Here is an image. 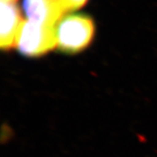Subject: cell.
<instances>
[{
  "instance_id": "cell-1",
  "label": "cell",
  "mask_w": 157,
  "mask_h": 157,
  "mask_svg": "<svg viewBox=\"0 0 157 157\" xmlns=\"http://www.w3.org/2000/svg\"><path fill=\"white\" fill-rule=\"evenodd\" d=\"M57 46L66 53H78L91 44L95 33L94 20L82 14L64 17L55 26Z\"/></svg>"
},
{
  "instance_id": "cell-2",
  "label": "cell",
  "mask_w": 157,
  "mask_h": 157,
  "mask_svg": "<svg viewBox=\"0 0 157 157\" xmlns=\"http://www.w3.org/2000/svg\"><path fill=\"white\" fill-rule=\"evenodd\" d=\"M18 52L28 58L43 56L57 47L55 26L24 21L17 36Z\"/></svg>"
},
{
  "instance_id": "cell-3",
  "label": "cell",
  "mask_w": 157,
  "mask_h": 157,
  "mask_svg": "<svg viewBox=\"0 0 157 157\" xmlns=\"http://www.w3.org/2000/svg\"><path fill=\"white\" fill-rule=\"evenodd\" d=\"M21 12L13 1H1L0 46L4 51H10L17 45V36L23 24Z\"/></svg>"
},
{
  "instance_id": "cell-4",
  "label": "cell",
  "mask_w": 157,
  "mask_h": 157,
  "mask_svg": "<svg viewBox=\"0 0 157 157\" xmlns=\"http://www.w3.org/2000/svg\"><path fill=\"white\" fill-rule=\"evenodd\" d=\"M23 10L30 21L51 26H56L66 13L58 0H24Z\"/></svg>"
},
{
  "instance_id": "cell-5",
  "label": "cell",
  "mask_w": 157,
  "mask_h": 157,
  "mask_svg": "<svg viewBox=\"0 0 157 157\" xmlns=\"http://www.w3.org/2000/svg\"><path fill=\"white\" fill-rule=\"evenodd\" d=\"M66 12L73 11L82 8L88 0H58Z\"/></svg>"
},
{
  "instance_id": "cell-6",
  "label": "cell",
  "mask_w": 157,
  "mask_h": 157,
  "mask_svg": "<svg viewBox=\"0 0 157 157\" xmlns=\"http://www.w3.org/2000/svg\"><path fill=\"white\" fill-rule=\"evenodd\" d=\"M6 1H14V0H6Z\"/></svg>"
}]
</instances>
